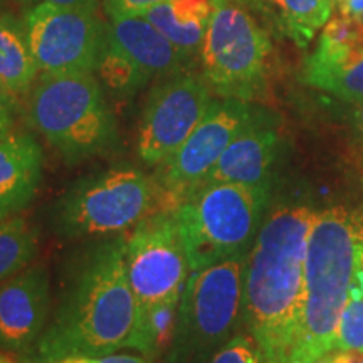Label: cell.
Here are the masks:
<instances>
[{
    "label": "cell",
    "instance_id": "10",
    "mask_svg": "<svg viewBox=\"0 0 363 363\" xmlns=\"http://www.w3.org/2000/svg\"><path fill=\"white\" fill-rule=\"evenodd\" d=\"M126 272L136 315L167 301H179L190 266L174 211H157L126 238Z\"/></svg>",
    "mask_w": 363,
    "mask_h": 363
},
{
    "label": "cell",
    "instance_id": "9",
    "mask_svg": "<svg viewBox=\"0 0 363 363\" xmlns=\"http://www.w3.org/2000/svg\"><path fill=\"white\" fill-rule=\"evenodd\" d=\"M251 103L235 98L214 99L206 116L170 158L157 167L160 211H174L206 184L222 153L252 116Z\"/></svg>",
    "mask_w": 363,
    "mask_h": 363
},
{
    "label": "cell",
    "instance_id": "19",
    "mask_svg": "<svg viewBox=\"0 0 363 363\" xmlns=\"http://www.w3.org/2000/svg\"><path fill=\"white\" fill-rule=\"evenodd\" d=\"M281 34L299 48H306L331 17L333 0H246Z\"/></svg>",
    "mask_w": 363,
    "mask_h": 363
},
{
    "label": "cell",
    "instance_id": "11",
    "mask_svg": "<svg viewBox=\"0 0 363 363\" xmlns=\"http://www.w3.org/2000/svg\"><path fill=\"white\" fill-rule=\"evenodd\" d=\"M24 24L40 76L98 69L106 26L98 19L96 11L39 4L27 9Z\"/></svg>",
    "mask_w": 363,
    "mask_h": 363
},
{
    "label": "cell",
    "instance_id": "5",
    "mask_svg": "<svg viewBox=\"0 0 363 363\" xmlns=\"http://www.w3.org/2000/svg\"><path fill=\"white\" fill-rule=\"evenodd\" d=\"M269 199L271 189L212 182L175 207L190 272L247 257L266 219Z\"/></svg>",
    "mask_w": 363,
    "mask_h": 363
},
{
    "label": "cell",
    "instance_id": "24",
    "mask_svg": "<svg viewBox=\"0 0 363 363\" xmlns=\"http://www.w3.org/2000/svg\"><path fill=\"white\" fill-rule=\"evenodd\" d=\"M337 350L363 353V271L360 267L353 281L350 296L340 313L335 337Z\"/></svg>",
    "mask_w": 363,
    "mask_h": 363
},
{
    "label": "cell",
    "instance_id": "14",
    "mask_svg": "<svg viewBox=\"0 0 363 363\" xmlns=\"http://www.w3.org/2000/svg\"><path fill=\"white\" fill-rule=\"evenodd\" d=\"M279 153L281 135L278 120L264 108H254L252 116L222 153L206 184L234 182L271 189Z\"/></svg>",
    "mask_w": 363,
    "mask_h": 363
},
{
    "label": "cell",
    "instance_id": "6",
    "mask_svg": "<svg viewBox=\"0 0 363 363\" xmlns=\"http://www.w3.org/2000/svg\"><path fill=\"white\" fill-rule=\"evenodd\" d=\"M160 211L153 177L133 167H116L81 177L54 201L49 222L62 239H94L135 229Z\"/></svg>",
    "mask_w": 363,
    "mask_h": 363
},
{
    "label": "cell",
    "instance_id": "26",
    "mask_svg": "<svg viewBox=\"0 0 363 363\" xmlns=\"http://www.w3.org/2000/svg\"><path fill=\"white\" fill-rule=\"evenodd\" d=\"M165 0H110L104 4L108 17L126 16V17H142L145 12Z\"/></svg>",
    "mask_w": 363,
    "mask_h": 363
},
{
    "label": "cell",
    "instance_id": "3",
    "mask_svg": "<svg viewBox=\"0 0 363 363\" xmlns=\"http://www.w3.org/2000/svg\"><path fill=\"white\" fill-rule=\"evenodd\" d=\"M363 216L345 207L316 212L308 234L299 333L289 363L335 350L340 313L362 267Z\"/></svg>",
    "mask_w": 363,
    "mask_h": 363
},
{
    "label": "cell",
    "instance_id": "33",
    "mask_svg": "<svg viewBox=\"0 0 363 363\" xmlns=\"http://www.w3.org/2000/svg\"><path fill=\"white\" fill-rule=\"evenodd\" d=\"M0 363H16L12 360V358H9L7 355H4V353H0Z\"/></svg>",
    "mask_w": 363,
    "mask_h": 363
},
{
    "label": "cell",
    "instance_id": "35",
    "mask_svg": "<svg viewBox=\"0 0 363 363\" xmlns=\"http://www.w3.org/2000/svg\"><path fill=\"white\" fill-rule=\"evenodd\" d=\"M340 2V0H333V6H337V4Z\"/></svg>",
    "mask_w": 363,
    "mask_h": 363
},
{
    "label": "cell",
    "instance_id": "8",
    "mask_svg": "<svg viewBox=\"0 0 363 363\" xmlns=\"http://www.w3.org/2000/svg\"><path fill=\"white\" fill-rule=\"evenodd\" d=\"M272 44L246 0H212L201 49L202 78L212 93L251 103L266 89Z\"/></svg>",
    "mask_w": 363,
    "mask_h": 363
},
{
    "label": "cell",
    "instance_id": "20",
    "mask_svg": "<svg viewBox=\"0 0 363 363\" xmlns=\"http://www.w3.org/2000/svg\"><path fill=\"white\" fill-rule=\"evenodd\" d=\"M35 65L26 24L12 13L0 16V83H4L13 94L29 93L38 78Z\"/></svg>",
    "mask_w": 363,
    "mask_h": 363
},
{
    "label": "cell",
    "instance_id": "15",
    "mask_svg": "<svg viewBox=\"0 0 363 363\" xmlns=\"http://www.w3.org/2000/svg\"><path fill=\"white\" fill-rule=\"evenodd\" d=\"M303 83L343 101L363 103V29L348 38L321 34L303 66Z\"/></svg>",
    "mask_w": 363,
    "mask_h": 363
},
{
    "label": "cell",
    "instance_id": "13",
    "mask_svg": "<svg viewBox=\"0 0 363 363\" xmlns=\"http://www.w3.org/2000/svg\"><path fill=\"white\" fill-rule=\"evenodd\" d=\"M51 308V278L40 264L27 266L0 284V348L30 358Z\"/></svg>",
    "mask_w": 363,
    "mask_h": 363
},
{
    "label": "cell",
    "instance_id": "1",
    "mask_svg": "<svg viewBox=\"0 0 363 363\" xmlns=\"http://www.w3.org/2000/svg\"><path fill=\"white\" fill-rule=\"evenodd\" d=\"M126 238H99L71 257L57 305L35 345V363L131 348L136 301L126 272Z\"/></svg>",
    "mask_w": 363,
    "mask_h": 363
},
{
    "label": "cell",
    "instance_id": "16",
    "mask_svg": "<svg viewBox=\"0 0 363 363\" xmlns=\"http://www.w3.org/2000/svg\"><path fill=\"white\" fill-rule=\"evenodd\" d=\"M44 155L33 135L0 133V220L19 216L33 203L43 184Z\"/></svg>",
    "mask_w": 363,
    "mask_h": 363
},
{
    "label": "cell",
    "instance_id": "37",
    "mask_svg": "<svg viewBox=\"0 0 363 363\" xmlns=\"http://www.w3.org/2000/svg\"><path fill=\"white\" fill-rule=\"evenodd\" d=\"M106 2H110V0H103V4H106Z\"/></svg>",
    "mask_w": 363,
    "mask_h": 363
},
{
    "label": "cell",
    "instance_id": "18",
    "mask_svg": "<svg viewBox=\"0 0 363 363\" xmlns=\"http://www.w3.org/2000/svg\"><path fill=\"white\" fill-rule=\"evenodd\" d=\"M212 16V0H165L142 17L152 22L190 62L202 49Z\"/></svg>",
    "mask_w": 363,
    "mask_h": 363
},
{
    "label": "cell",
    "instance_id": "31",
    "mask_svg": "<svg viewBox=\"0 0 363 363\" xmlns=\"http://www.w3.org/2000/svg\"><path fill=\"white\" fill-rule=\"evenodd\" d=\"M338 11L345 16L363 19V0H340L337 4Z\"/></svg>",
    "mask_w": 363,
    "mask_h": 363
},
{
    "label": "cell",
    "instance_id": "30",
    "mask_svg": "<svg viewBox=\"0 0 363 363\" xmlns=\"http://www.w3.org/2000/svg\"><path fill=\"white\" fill-rule=\"evenodd\" d=\"M311 363H363V353L348 350H331Z\"/></svg>",
    "mask_w": 363,
    "mask_h": 363
},
{
    "label": "cell",
    "instance_id": "29",
    "mask_svg": "<svg viewBox=\"0 0 363 363\" xmlns=\"http://www.w3.org/2000/svg\"><path fill=\"white\" fill-rule=\"evenodd\" d=\"M21 6L26 7H34L39 4H54V6H62V7H78L86 9V11H96V0H17Z\"/></svg>",
    "mask_w": 363,
    "mask_h": 363
},
{
    "label": "cell",
    "instance_id": "22",
    "mask_svg": "<svg viewBox=\"0 0 363 363\" xmlns=\"http://www.w3.org/2000/svg\"><path fill=\"white\" fill-rule=\"evenodd\" d=\"M39 238L21 216L0 220V284L26 269L38 254Z\"/></svg>",
    "mask_w": 363,
    "mask_h": 363
},
{
    "label": "cell",
    "instance_id": "2",
    "mask_svg": "<svg viewBox=\"0 0 363 363\" xmlns=\"http://www.w3.org/2000/svg\"><path fill=\"white\" fill-rule=\"evenodd\" d=\"M315 214L308 206L276 207L246 257L242 316L266 363H289L296 347L306 244Z\"/></svg>",
    "mask_w": 363,
    "mask_h": 363
},
{
    "label": "cell",
    "instance_id": "12",
    "mask_svg": "<svg viewBox=\"0 0 363 363\" xmlns=\"http://www.w3.org/2000/svg\"><path fill=\"white\" fill-rule=\"evenodd\" d=\"M214 101L203 78L189 72L169 76L152 89L138 126L136 152L145 165L170 158L201 123Z\"/></svg>",
    "mask_w": 363,
    "mask_h": 363
},
{
    "label": "cell",
    "instance_id": "32",
    "mask_svg": "<svg viewBox=\"0 0 363 363\" xmlns=\"http://www.w3.org/2000/svg\"><path fill=\"white\" fill-rule=\"evenodd\" d=\"M355 128L358 133V138L362 142V148H363V103L357 104V110H355Z\"/></svg>",
    "mask_w": 363,
    "mask_h": 363
},
{
    "label": "cell",
    "instance_id": "23",
    "mask_svg": "<svg viewBox=\"0 0 363 363\" xmlns=\"http://www.w3.org/2000/svg\"><path fill=\"white\" fill-rule=\"evenodd\" d=\"M96 71L111 89L123 94L136 93V91L142 89L150 81V76L147 72L140 69L115 44H111L108 40V35L106 40H104V48L101 57H99Z\"/></svg>",
    "mask_w": 363,
    "mask_h": 363
},
{
    "label": "cell",
    "instance_id": "17",
    "mask_svg": "<svg viewBox=\"0 0 363 363\" xmlns=\"http://www.w3.org/2000/svg\"><path fill=\"white\" fill-rule=\"evenodd\" d=\"M106 35L150 78L179 74L187 65L174 44L145 17L111 16Z\"/></svg>",
    "mask_w": 363,
    "mask_h": 363
},
{
    "label": "cell",
    "instance_id": "4",
    "mask_svg": "<svg viewBox=\"0 0 363 363\" xmlns=\"http://www.w3.org/2000/svg\"><path fill=\"white\" fill-rule=\"evenodd\" d=\"M27 120L71 165L108 155L118 143L116 120L93 72L40 76Z\"/></svg>",
    "mask_w": 363,
    "mask_h": 363
},
{
    "label": "cell",
    "instance_id": "27",
    "mask_svg": "<svg viewBox=\"0 0 363 363\" xmlns=\"http://www.w3.org/2000/svg\"><path fill=\"white\" fill-rule=\"evenodd\" d=\"M17 94H13L6 84L0 83V133L13 128L19 113Z\"/></svg>",
    "mask_w": 363,
    "mask_h": 363
},
{
    "label": "cell",
    "instance_id": "34",
    "mask_svg": "<svg viewBox=\"0 0 363 363\" xmlns=\"http://www.w3.org/2000/svg\"><path fill=\"white\" fill-rule=\"evenodd\" d=\"M2 13H4L2 12V0H0V16H2Z\"/></svg>",
    "mask_w": 363,
    "mask_h": 363
},
{
    "label": "cell",
    "instance_id": "7",
    "mask_svg": "<svg viewBox=\"0 0 363 363\" xmlns=\"http://www.w3.org/2000/svg\"><path fill=\"white\" fill-rule=\"evenodd\" d=\"M244 272L246 257L190 272L163 363H208L234 337L242 316Z\"/></svg>",
    "mask_w": 363,
    "mask_h": 363
},
{
    "label": "cell",
    "instance_id": "21",
    "mask_svg": "<svg viewBox=\"0 0 363 363\" xmlns=\"http://www.w3.org/2000/svg\"><path fill=\"white\" fill-rule=\"evenodd\" d=\"M179 305L180 299L162 303L138 313L131 350L143 353V357L150 360L165 358L174 338Z\"/></svg>",
    "mask_w": 363,
    "mask_h": 363
},
{
    "label": "cell",
    "instance_id": "36",
    "mask_svg": "<svg viewBox=\"0 0 363 363\" xmlns=\"http://www.w3.org/2000/svg\"><path fill=\"white\" fill-rule=\"evenodd\" d=\"M362 271H363V252H362Z\"/></svg>",
    "mask_w": 363,
    "mask_h": 363
},
{
    "label": "cell",
    "instance_id": "28",
    "mask_svg": "<svg viewBox=\"0 0 363 363\" xmlns=\"http://www.w3.org/2000/svg\"><path fill=\"white\" fill-rule=\"evenodd\" d=\"M56 363H153V360H150L147 357L110 353V355H99V357H71Z\"/></svg>",
    "mask_w": 363,
    "mask_h": 363
},
{
    "label": "cell",
    "instance_id": "25",
    "mask_svg": "<svg viewBox=\"0 0 363 363\" xmlns=\"http://www.w3.org/2000/svg\"><path fill=\"white\" fill-rule=\"evenodd\" d=\"M208 363H266L251 335L235 333Z\"/></svg>",
    "mask_w": 363,
    "mask_h": 363
}]
</instances>
